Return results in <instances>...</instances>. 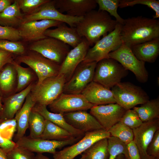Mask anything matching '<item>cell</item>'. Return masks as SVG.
Masks as SVG:
<instances>
[{
    "label": "cell",
    "instance_id": "44dd1931",
    "mask_svg": "<svg viewBox=\"0 0 159 159\" xmlns=\"http://www.w3.org/2000/svg\"><path fill=\"white\" fill-rule=\"evenodd\" d=\"M81 94L94 105L116 103L111 89L93 81L88 85Z\"/></svg>",
    "mask_w": 159,
    "mask_h": 159
},
{
    "label": "cell",
    "instance_id": "8fae6325",
    "mask_svg": "<svg viewBox=\"0 0 159 159\" xmlns=\"http://www.w3.org/2000/svg\"><path fill=\"white\" fill-rule=\"evenodd\" d=\"M83 17H73L60 13L55 6V0H50L42 5L33 12L24 15L22 23L33 21L51 20L57 21L75 27Z\"/></svg>",
    "mask_w": 159,
    "mask_h": 159
},
{
    "label": "cell",
    "instance_id": "d6986e66",
    "mask_svg": "<svg viewBox=\"0 0 159 159\" xmlns=\"http://www.w3.org/2000/svg\"><path fill=\"white\" fill-rule=\"evenodd\" d=\"M97 6L96 0H55V6L59 11L73 17H83Z\"/></svg>",
    "mask_w": 159,
    "mask_h": 159
},
{
    "label": "cell",
    "instance_id": "4fadbf2b",
    "mask_svg": "<svg viewBox=\"0 0 159 159\" xmlns=\"http://www.w3.org/2000/svg\"><path fill=\"white\" fill-rule=\"evenodd\" d=\"M80 139L73 138L63 140H55L41 138H33L24 136L16 142V145L31 152L43 153H47L53 154L57 149L72 145Z\"/></svg>",
    "mask_w": 159,
    "mask_h": 159
},
{
    "label": "cell",
    "instance_id": "4dcf8cb0",
    "mask_svg": "<svg viewBox=\"0 0 159 159\" xmlns=\"http://www.w3.org/2000/svg\"><path fill=\"white\" fill-rule=\"evenodd\" d=\"M16 71L12 63L4 66L0 70V90L7 93L12 89L14 84Z\"/></svg>",
    "mask_w": 159,
    "mask_h": 159
},
{
    "label": "cell",
    "instance_id": "9a60e30c",
    "mask_svg": "<svg viewBox=\"0 0 159 159\" xmlns=\"http://www.w3.org/2000/svg\"><path fill=\"white\" fill-rule=\"evenodd\" d=\"M90 110V113L107 131L120 121L127 110L116 103L94 105Z\"/></svg>",
    "mask_w": 159,
    "mask_h": 159
},
{
    "label": "cell",
    "instance_id": "e575fe53",
    "mask_svg": "<svg viewBox=\"0 0 159 159\" xmlns=\"http://www.w3.org/2000/svg\"><path fill=\"white\" fill-rule=\"evenodd\" d=\"M12 64L17 73V85L16 92H19L30 84V82L32 78V75L29 68L22 67L14 60Z\"/></svg>",
    "mask_w": 159,
    "mask_h": 159
},
{
    "label": "cell",
    "instance_id": "1f68e13d",
    "mask_svg": "<svg viewBox=\"0 0 159 159\" xmlns=\"http://www.w3.org/2000/svg\"><path fill=\"white\" fill-rule=\"evenodd\" d=\"M45 119L39 113L32 110L29 120L30 129L29 136L33 138H39L44 130Z\"/></svg>",
    "mask_w": 159,
    "mask_h": 159
},
{
    "label": "cell",
    "instance_id": "74e56055",
    "mask_svg": "<svg viewBox=\"0 0 159 159\" xmlns=\"http://www.w3.org/2000/svg\"><path fill=\"white\" fill-rule=\"evenodd\" d=\"M120 121L132 129L138 127L143 123L138 113L133 109L127 110Z\"/></svg>",
    "mask_w": 159,
    "mask_h": 159
},
{
    "label": "cell",
    "instance_id": "8d00e7d4",
    "mask_svg": "<svg viewBox=\"0 0 159 159\" xmlns=\"http://www.w3.org/2000/svg\"><path fill=\"white\" fill-rule=\"evenodd\" d=\"M136 4H141L147 6L151 9L155 13L153 16V19L159 18V1L156 0H120L119 7L123 8L132 6Z\"/></svg>",
    "mask_w": 159,
    "mask_h": 159
},
{
    "label": "cell",
    "instance_id": "7a4b0ae2",
    "mask_svg": "<svg viewBox=\"0 0 159 159\" xmlns=\"http://www.w3.org/2000/svg\"><path fill=\"white\" fill-rule=\"evenodd\" d=\"M121 35L122 43L130 47L159 37V21L142 16L125 19Z\"/></svg>",
    "mask_w": 159,
    "mask_h": 159
},
{
    "label": "cell",
    "instance_id": "ac0fdd59",
    "mask_svg": "<svg viewBox=\"0 0 159 159\" xmlns=\"http://www.w3.org/2000/svg\"><path fill=\"white\" fill-rule=\"evenodd\" d=\"M90 47L87 41L85 38L82 37L81 42L67 53L60 66L58 74L64 75L67 81H68L78 66L82 62Z\"/></svg>",
    "mask_w": 159,
    "mask_h": 159
},
{
    "label": "cell",
    "instance_id": "9c48e42d",
    "mask_svg": "<svg viewBox=\"0 0 159 159\" xmlns=\"http://www.w3.org/2000/svg\"><path fill=\"white\" fill-rule=\"evenodd\" d=\"M20 62L25 64L36 73L38 78L37 84L45 79L58 75L60 65L35 52L17 58Z\"/></svg>",
    "mask_w": 159,
    "mask_h": 159
},
{
    "label": "cell",
    "instance_id": "d4e9b609",
    "mask_svg": "<svg viewBox=\"0 0 159 159\" xmlns=\"http://www.w3.org/2000/svg\"><path fill=\"white\" fill-rule=\"evenodd\" d=\"M133 53L139 60L153 63L159 55V37L130 47Z\"/></svg>",
    "mask_w": 159,
    "mask_h": 159
},
{
    "label": "cell",
    "instance_id": "c3c4849f",
    "mask_svg": "<svg viewBox=\"0 0 159 159\" xmlns=\"http://www.w3.org/2000/svg\"><path fill=\"white\" fill-rule=\"evenodd\" d=\"M12 1L10 0H0V13L11 4Z\"/></svg>",
    "mask_w": 159,
    "mask_h": 159
},
{
    "label": "cell",
    "instance_id": "836d02e7",
    "mask_svg": "<svg viewBox=\"0 0 159 159\" xmlns=\"http://www.w3.org/2000/svg\"><path fill=\"white\" fill-rule=\"evenodd\" d=\"M108 159H115L120 154H123L129 159L127 145L115 137L107 138Z\"/></svg>",
    "mask_w": 159,
    "mask_h": 159
},
{
    "label": "cell",
    "instance_id": "2e32d148",
    "mask_svg": "<svg viewBox=\"0 0 159 159\" xmlns=\"http://www.w3.org/2000/svg\"><path fill=\"white\" fill-rule=\"evenodd\" d=\"M159 130V118L143 122L138 127L133 129V141L137 146L141 159H153L147 152V148L155 133Z\"/></svg>",
    "mask_w": 159,
    "mask_h": 159
},
{
    "label": "cell",
    "instance_id": "e0dca14e",
    "mask_svg": "<svg viewBox=\"0 0 159 159\" xmlns=\"http://www.w3.org/2000/svg\"><path fill=\"white\" fill-rule=\"evenodd\" d=\"M63 23L51 20L33 21L21 23L18 29L20 37L24 40L36 41L47 37L45 32L49 28L57 27Z\"/></svg>",
    "mask_w": 159,
    "mask_h": 159
},
{
    "label": "cell",
    "instance_id": "7dc6e473",
    "mask_svg": "<svg viewBox=\"0 0 159 159\" xmlns=\"http://www.w3.org/2000/svg\"><path fill=\"white\" fill-rule=\"evenodd\" d=\"M127 146L129 159H141L138 149L133 140Z\"/></svg>",
    "mask_w": 159,
    "mask_h": 159
},
{
    "label": "cell",
    "instance_id": "db71d44e",
    "mask_svg": "<svg viewBox=\"0 0 159 159\" xmlns=\"http://www.w3.org/2000/svg\"><path fill=\"white\" fill-rule=\"evenodd\" d=\"M80 159H85L84 156L83 154L82 155L81 158Z\"/></svg>",
    "mask_w": 159,
    "mask_h": 159
},
{
    "label": "cell",
    "instance_id": "ab89813d",
    "mask_svg": "<svg viewBox=\"0 0 159 159\" xmlns=\"http://www.w3.org/2000/svg\"><path fill=\"white\" fill-rule=\"evenodd\" d=\"M20 10L26 14L33 12L49 0H16Z\"/></svg>",
    "mask_w": 159,
    "mask_h": 159
},
{
    "label": "cell",
    "instance_id": "681fc988",
    "mask_svg": "<svg viewBox=\"0 0 159 159\" xmlns=\"http://www.w3.org/2000/svg\"><path fill=\"white\" fill-rule=\"evenodd\" d=\"M0 159H8L6 153L0 148Z\"/></svg>",
    "mask_w": 159,
    "mask_h": 159
},
{
    "label": "cell",
    "instance_id": "ba28073f",
    "mask_svg": "<svg viewBox=\"0 0 159 159\" xmlns=\"http://www.w3.org/2000/svg\"><path fill=\"white\" fill-rule=\"evenodd\" d=\"M110 136L109 132L103 128L85 133L83 137L76 143L56 151L53 154V159H74L96 142Z\"/></svg>",
    "mask_w": 159,
    "mask_h": 159
},
{
    "label": "cell",
    "instance_id": "60d3db41",
    "mask_svg": "<svg viewBox=\"0 0 159 159\" xmlns=\"http://www.w3.org/2000/svg\"><path fill=\"white\" fill-rule=\"evenodd\" d=\"M0 49L12 54H22L25 52L22 43L18 41L0 40Z\"/></svg>",
    "mask_w": 159,
    "mask_h": 159
},
{
    "label": "cell",
    "instance_id": "277c9868",
    "mask_svg": "<svg viewBox=\"0 0 159 159\" xmlns=\"http://www.w3.org/2000/svg\"><path fill=\"white\" fill-rule=\"evenodd\" d=\"M128 74V70L119 62L108 57L97 62L93 81L111 89Z\"/></svg>",
    "mask_w": 159,
    "mask_h": 159
},
{
    "label": "cell",
    "instance_id": "5b68a950",
    "mask_svg": "<svg viewBox=\"0 0 159 159\" xmlns=\"http://www.w3.org/2000/svg\"><path fill=\"white\" fill-rule=\"evenodd\" d=\"M122 25L117 22L112 31L102 37L89 48L82 62H97L108 58L109 54L117 49L122 43L121 35Z\"/></svg>",
    "mask_w": 159,
    "mask_h": 159
},
{
    "label": "cell",
    "instance_id": "30bf717a",
    "mask_svg": "<svg viewBox=\"0 0 159 159\" xmlns=\"http://www.w3.org/2000/svg\"><path fill=\"white\" fill-rule=\"evenodd\" d=\"M29 49L60 65L70 50L68 44L55 38L48 37L34 41Z\"/></svg>",
    "mask_w": 159,
    "mask_h": 159
},
{
    "label": "cell",
    "instance_id": "8992f818",
    "mask_svg": "<svg viewBox=\"0 0 159 159\" xmlns=\"http://www.w3.org/2000/svg\"><path fill=\"white\" fill-rule=\"evenodd\" d=\"M111 90L116 103L127 110L149 100V96L142 88L129 82H120Z\"/></svg>",
    "mask_w": 159,
    "mask_h": 159
},
{
    "label": "cell",
    "instance_id": "52a82bcc",
    "mask_svg": "<svg viewBox=\"0 0 159 159\" xmlns=\"http://www.w3.org/2000/svg\"><path fill=\"white\" fill-rule=\"evenodd\" d=\"M109 57L115 60L126 69L132 72L139 82L144 83L148 81V73L145 63L138 59L130 47L124 43H122L117 49L111 52Z\"/></svg>",
    "mask_w": 159,
    "mask_h": 159
},
{
    "label": "cell",
    "instance_id": "7bdbcfd3",
    "mask_svg": "<svg viewBox=\"0 0 159 159\" xmlns=\"http://www.w3.org/2000/svg\"><path fill=\"white\" fill-rule=\"evenodd\" d=\"M6 154L8 159H34L35 157L33 152L17 145Z\"/></svg>",
    "mask_w": 159,
    "mask_h": 159
},
{
    "label": "cell",
    "instance_id": "f1b7e54d",
    "mask_svg": "<svg viewBox=\"0 0 159 159\" xmlns=\"http://www.w3.org/2000/svg\"><path fill=\"white\" fill-rule=\"evenodd\" d=\"M72 135L66 130L45 120L44 130L39 138L55 140H63L72 138Z\"/></svg>",
    "mask_w": 159,
    "mask_h": 159
},
{
    "label": "cell",
    "instance_id": "603a6c76",
    "mask_svg": "<svg viewBox=\"0 0 159 159\" xmlns=\"http://www.w3.org/2000/svg\"><path fill=\"white\" fill-rule=\"evenodd\" d=\"M64 23L55 29L47 30L45 35L47 37L59 40L74 48L81 42L82 37L79 35L75 27H69Z\"/></svg>",
    "mask_w": 159,
    "mask_h": 159
},
{
    "label": "cell",
    "instance_id": "b9f144b4",
    "mask_svg": "<svg viewBox=\"0 0 159 159\" xmlns=\"http://www.w3.org/2000/svg\"><path fill=\"white\" fill-rule=\"evenodd\" d=\"M21 39L18 29L0 25V40L17 41Z\"/></svg>",
    "mask_w": 159,
    "mask_h": 159
},
{
    "label": "cell",
    "instance_id": "9f6ffc18",
    "mask_svg": "<svg viewBox=\"0 0 159 159\" xmlns=\"http://www.w3.org/2000/svg\"></svg>",
    "mask_w": 159,
    "mask_h": 159
},
{
    "label": "cell",
    "instance_id": "f35d334b",
    "mask_svg": "<svg viewBox=\"0 0 159 159\" xmlns=\"http://www.w3.org/2000/svg\"><path fill=\"white\" fill-rule=\"evenodd\" d=\"M16 122L14 118L0 121V133L4 138L11 140L14 132L16 131Z\"/></svg>",
    "mask_w": 159,
    "mask_h": 159
},
{
    "label": "cell",
    "instance_id": "f546056e",
    "mask_svg": "<svg viewBox=\"0 0 159 159\" xmlns=\"http://www.w3.org/2000/svg\"><path fill=\"white\" fill-rule=\"evenodd\" d=\"M107 138L99 140L83 153L85 159H108Z\"/></svg>",
    "mask_w": 159,
    "mask_h": 159
},
{
    "label": "cell",
    "instance_id": "ee69618b",
    "mask_svg": "<svg viewBox=\"0 0 159 159\" xmlns=\"http://www.w3.org/2000/svg\"><path fill=\"white\" fill-rule=\"evenodd\" d=\"M148 155L153 159H159V130L155 133L147 150Z\"/></svg>",
    "mask_w": 159,
    "mask_h": 159
},
{
    "label": "cell",
    "instance_id": "f907efd6",
    "mask_svg": "<svg viewBox=\"0 0 159 159\" xmlns=\"http://www.w3.org/2000/svg\"><path fill=\"white\" fill-rule=\"evenodd\" d=\"M34 159H50L42 153H37L35 156Z\"/></svg>",
    "mask_w": 159,
    "mask_h": 159
},
{
    "label": "cell",
    "instance_id": "11a10c76",
    "mask_svg": "<svg viewBox=\"0 0 159 159\" xmlns=\"http://www.w3.org/2000/svg\"></svg>",
    "mask_w": 159,
    "mask_h": 159
},
{
    "label": "cell",
    "instance_id": "cb8c5ba5",
    "mask_svg": "<svg viewBox=\"0 0 159 159\" xmlns=\"http://www.w3.org/2000/svg\"><path fill=\"white\" fill-rule=\"evenodd\" d=\"M32 110L39 113L44 118L69 132L72 136L76 138H81L85 133L71 126L65 120L63 114L51 112L47 108V106L36 104Z\"/></svg>",
    "mask_w": 159,
    "mask_h": 159
},
{
    "label": "cell",
    "instance_id": "83f0119b",
    "mask_svg": "<svg viewBox=\"0 0 159 159\" xmlns=\"http://www.w3.org/2000/svg\"><path fill=\"white\" fill-rule=\"evenodd\" d=\"M143 122L159 118V97L148 100L140 107L132 108Z\"/></svg>",
    "mask_w": 159,
    "mask_h": 159
},
{
    "label": "cell",
    "instance_id": "7c38bea8",
    "mask_svg": "<svg viewBox=\"0 0 159 159\" xmlns=\"http://www.w3.org/2000/svg\"><path fill=\"white\" fill-rule=\"evenodd\" d=\"M97 63L95 62H81L71 77L66 82L63 93L81 94L88 85L93 81Z\"/></svg>",
    "mask_w": 159,
    "mask_h": 159
},
{
    "label": "cell",
    "instance_id": "d6a6232c",
    "mask_svg": "<svg viewBox=\"0 0 159 159\" xmlns=\"http://www.w3.org/2000/svg\"><path fill=\"white\" fill-rule=\"evenodd\" d=\"M110 136L117 138L127 145L133 140L132 129L120 121L107 131Z\"/></svg>",
    "mask_w": 159,
    "mask_h": 159
},
{
    "label": "cell",
    "instance_id": "f5cc1de1",
    "mask_svg": "<svg viewBox=\"0 0 159 159\" xmlns=\"http://www.w3.org/2000/svg\"><path fill=\"white\" fill-rule=\"evenodd\" d=\"M3 108V105L1 102V100L0 97V113L1 112Z\"/></svg>",
    "mask_w": 159,
    "mask_h": 159
},
{
    "label": "cell",
    "instance_id": "f6af8a7d",
    "mask_svg": "<svg viewBox=\"0 0 159 159\" xmlns=\"http://www.w3.org/2000/svg\"><path fill=\"white\" fill-rule=\"evenodd\" d=\"M13 60V54L0 49V70L6 64L12 63Z\"/></svg>",
    "mask_w": 159,
    "mask_h": 159
},
{
    "label": "cell",
    "instance_id": "3957f363",
    "mask_svg": "<svg viewBox=\"0 0 159 159\" xmlns=\"http://www.w3.org/2000/svg\"><path fill=\"white\" fill-rule=\"evenodd\" d=\"M66 81L65 76L61 74L45 79L34 85L30 92L32 100L36 104L49 105L63 93Z\"/></svg>",
    "mask_w": 159,
    "mask_h": 159
},
{
    "label": "cell",
    "instance_id": "484cf974",
    "mask_svg": "<svg viewBox=\"0 0 159 159\" xmlns=\"http://www.w3.org/2000/svg\"><path fill=\"white\" fill-rule=\"evenodd\" d=\"M36 104L32 99L30 92L26 97L21 109L16 112L14 118L16 122V133L15 139L16 142L24 135L29 127V120L33 108Z\"/></svg>",
    "mask_w": 159,
    "mask_h": 159
},
{
    "label": "cell",
    "instance_id": "816d5d0a",
    "mask_svg": "<svg viewBox=\"0 0 159 159\" xmlns=\"http://www.w3.org/2000/svg\"><path fill=\"white\" fill-rule=\"evenodd\" d=\"M115 159H128L123 154L119 155Z\"/></svg>",
    "mask_w": 159,
    "mask_h": 159
},
{
    "label": "cell",
    "instance_id": "5bb4252c",
    "mask_svg": "<svg viewBox=\"0 0 159 159\" xmlns=\"http://www.w3.org/2000/svg\"><path fill=\"white\" fill-rule=\"evenodd\" d=\"M52 112L64 113L79 111H86L93 106L82 94L62 93L49 105Z\"/></svg>",
    "mask_w": 159,
    "mask_h": 159
},
{
    "label": "cell",
    "instance_id": "4316f807",
    "mask_svg": "<svg viewBox=\"0 0 159 159\" xmlns=\"http://www.w3.org/2000/svg\"><path fill=\"white\" fill-rule=\"evenodd\" d=\"M20 10L17 0H14L12 4L0 13V25L13 27L19 26L24 16Z\"/></svg>",
    "mask_w": 159,
    "mask_h": 159
},
{
    "label": "cell",
    "instance_id": "ffe728a7",
    "mask_svg": "<svg viewBox=\"0 0 159 159\" xmlns=\"http://www.w3.org/2000/svg\"><path fill=\"white\" fill-rule=\"evenodd\" d=\"M67 122L83 133L102 129L96 119L86 111H79L63 114Z\"/></svg>",
    "mask_w": 159,
    "mask_h": 159
},
{
    "label": "cell",
    "instance_id": "6da1fadb",
    "mask_svg": "<svg viewBox=\"0 0 159 159\" xmlns=\"http://www.w3.org/2000/svg\"><path fill=\"white\" fill-rule=\"evenodd\" d=\"M117 23L107 12L94 9L87 13L75 28L80 36L93 46L102 37L112 31Z\"/></svg>",
    "mask_w": 159,
    "mask_h": 159
},
{
    "label": "cell",
    "instance_id": "7402d4cb",
    "mask_svg": "<svg viewBox=\"0 0 159 159\" xmlns=\"http://www.w3.org/2000/svg\"><path fill=\"white\" fill-rule=\"evenodd\" d=\"M34 85L31 83L25 89L6 98L0 113V121L14 118L16 112L22 107L26 98L30 92Z\"/></svg>",
    "mask_w": 159,
    "mask_h": 159
},
{
    "label": "cell",
    "instance_id": "bcb514c9",
    "mask_svg": "<svg viewBox=\"0 0 159 159\" xmlns=\"http://www.w3.org/2000/svg\"><path fill=\"white\" fill-rule=\"evenodd\" d=\"M16 145V142L4 138L0 133V148L6 153L11 151Z\"/></svg>",
    "mask_w": 159,
    "mask_h": 159
},
{
    "label": "cell",
    "instance_id": "d590c367",
    "mask_svg": "<svg viewBox=\"0 0 159 159\" xmlns=\"http://www.w3.org/2000/svg\"><path fill=\"white\" fill-rule=\"evenodd\" d=\"M96 1L99 6L98 10L107 12L110 16H114L118 23L122 25L124 24L125 19L117 12L120 0H96Z\"/></svg>",
    "mask_w": 159,
    "mask_h": 159
}]
</instances>
